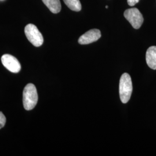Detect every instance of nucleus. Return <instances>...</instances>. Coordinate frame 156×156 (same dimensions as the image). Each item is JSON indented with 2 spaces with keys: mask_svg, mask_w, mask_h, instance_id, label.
<instances>
[{
  "mask_svg": "<svg viewBox=\"0 0 156 156\" xmlns=\"http://www.w3.org/2000/svg\"><path fill=\"white\" fill-rule=\"evenodd\" d=\"M38 100L37 90L33 83H28L26 86L23 93V103L26 110L30 111L36 106Z\"/></svg>",
  "mask_w": 156,
  "mask_h": 156,
  "instance_id": "f257e3e1",
  "label": "nucleus"
},
{
  "mask_svg": "<svg viewBox=\"0 0 156 156\" xmlns=\"http://www.w3.org/2000/svg\"><path fill=\"white\" fill-rule=\"evenodd\" d=\"M133 92V83L130 75L124 73L120 79L119 94L120 100L123 104H126L129 100Z\"/></svg>",
  "mask_w": 156,
  "mask_h": 156,
  "instance_id": "f03ea898",
  "label": "nucleus"
},
{
  "mask_svg": "<svg viewBox=\"0 0 156 156\" xmlns=\"http://www.w3.org/2000/svg\"><path fill=\"white\" fill-rule=\"evenodd\" d=\"M24 33L27 38L34 46L39 47L43 44V36L34 24H27L24 28Z\"/></svg>",
  "mask_w": 156,
  "mask_h": 156,
  "instance_id": "7ed1b4c3",
  "label": "nucleus"
},
{
  "mask_svg": "<svg viewBox=\"0 0 156 156\" xmlns=\"http://www.w3.org/2000/svg\"><path fill=\"white\" fill-rule=\"evenodd\" d=\"M124 16L135 29H139L144 22V17L137 8H131L124 12Z\"/></svg>",
  "mask_w": 156,
  "mask_h": 156,
  "instance_id": "20e7f679",
  "label": "nucleus"
},
{
  "mask_svg": "<svg viewBox=\"0 0 156 156\" xmlns=\"http://www.w3.org/2000/svg\"><path fill=\"white\" fill-rule=\"evenodd\" d=\"M1 62L3 66L11 73H18L21 69V65L18 60L11 55H4L1 57Z\"/></svg>",
  "mask_w": 156,
  "mask_h": 156,
  "instance_id": "39448f33",
  "label": "nucleus"
},
{
  "mask_svg": "<svg viewBox=\"0 0 156 156\" xmlns=\"http://www.w3.org/2000/svg\"><path fill=\"white\" fill-rule=\"evenodd\" d=\"M101 37V31L98 29H91L81 35L78 39L80 45H87L98 41Z\"/></svg>",
  "mask_w": 156,
  "mask_h": 156,
  "instance_id": "423d86ee",
  "label": "nucleus"
},
{
  "mask_svg": "<svg viewBox=\"0 0 156 156\" xmlns=\"http://www.w3.org/2000/svg\"><path fill=\"white\" fill-rule=\"evenodd\" d=\"M146 60L149 68L156 70V46H152L148 48L146 53Z\"/></svg>",
  "mask_w": 156,
  "mask_h": 156,
  "instance_id": "0eeeda50",
  "label": "nucleus"
},
{
  "mask_svg": "<svg viewBox=\"0 0 156 156\" xmlns=\"http://www.w3.org/2000/svg\"><path fill=\"white\" fill-rule=\"evenodd\" d=\"M50 12L53 13L60 12L62 9V5L60 0H42Z\"/></svg>",
  "mask_w": 156,
  "mask_h": 156,
  "instance_id": "6e6552de",
  "label": "nucleus"
},
{
  "mask_svg": "<svg viewBox=\"0 0 156 156\" xmlns=\"http://www.w3.org/2000/svg\"><path fill=\"white\" fill-rule=\"evenodd\" d=\"M66 5L72 11H80L82 9L81 3L79 0H63Z\"/></svg>",
  "mask_w": 156,
  "mask_h": 156,
  "instance_id": "1a4fd4ad",
  "label": "nucleus"
},
{
  "mask_svg": "<svg viewBox=\"0 0 156 156\" xmlns=\"http://www.w3.org/2000/svg\"><path fill=\"white\" fill-rule=\"evenodd\" d=\"M6 123V117L2 112H0V129L4 127Z\"/></svg>",
  "mask_w": 156,
  "mask_h": 156,
  "instance_id": "9d476101",
  "label": "nucleus"
},
{
  "mask_svg": "<svg viewBox=\"0 0 156 156\" xmlns=\"http://www.w3.org/2000/svg\"><path fill=\"white\" fill-rule=\"evenodd\" d=\"M140 0H127V3L129 6H134L135 4H136Z\"/></svg>",
  "mask_w": 156,
  "mask_h": 156,
  "instance_id": "9b49d317",
  "label": "nucleus"
},
{
  "mask_svg": "<svg viewBox=\"0 0 156 156\" xmlns=\"http://www.w3.org/2000/svg\"><path fill=\"white\" fill-rule=\"evenodd\" d=\"M105 8H108V6H106Z\"/></svg>",
  "mask_w": 156,
  "mask_h": 156,
  "instance_id": "f8f14e48",
  "label": "nucleus"
}]
</instances>
